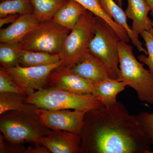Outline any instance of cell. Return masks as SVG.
<instances>
[{
	"label": "cell",
	"mask_w": 153,
	"mask_h": 153,
	"mask_svg": "<svg viewBox=\"0 0 153 153\" xmlns=\"http://www.w3.org/2000/svg\"><path fill=\"white\" fill-rule=\"evenodd\" d=\"M121 41L113 28L100 17H96L94 33L88 46V51L104 63L110 77L117 79L119 74L118 45Z\"/></svg>",
	"instance_id": "cell-5"
},
{
	"label": "cell",
	"mask_w": 153,
	"mask_h": 153,
	"mask_svg": "<svg viewBox=\"0 0 153 153\" xmlns=\"http://www.w3.org/2000/svg\"><path fill=\"white\" fill-rule=\"evenodd\" d=\"M40 22L33 13L21 15L8 27L0 30L1 43H18L28 35Z\"/></svg>",
	"instance_id": "cell-13"
},
{
	"label": "cell",
	"mask_w": 153,
	"mask_h": 153,
	"mask_svg": "<svg viewBox=\"0 0 153 153\" xmlns=\"http://www.w3.org/2000/svg\"><path fill=\"white\" fill-rule=\"evenodd\" d=\"M19 60L20 66L35 67L55 64L61 60V57L60 54L22 49L19 53Z\"/></svg>",
	"instance_id": "cell-18"
},
{
	"label": "cell",
	"mask_w": 153,
	"mask_h": 153,
	"mask_svg": "<svg viewBox=\"0 0 153 153\" xmlns=\"http://www.w3.org/2000/svg\"><path fill=\"white\" fill-rule=\"evenodd\" d=\"M26 150L24 144L10 142L5 139L3 135H0V153H24Z\"/></svg>",
	"instance_id": "cell-27"
},
{
	"label": "cell",
	"mask_w": 153,
	"mask_h": 153,
	"mask_svg": "<svg viewBox=\"0 0 153 153\" xmlns=\"http://www.w3.org/2000/svg\"><path fill=\"white\" fill-rule=\"evenodd\" d=\"M96 17L86 10L66 37L60 53L63 66L70 69L88 52Z\"/></svg>",
	"instance_id": "cell-6"
},
{
	"label": "cell",
	"mask_w": 153,
	"mask_h": 153,
	"mask_svg": "<svg viewBox=\"0 0 153 153\" xmlns=\"http://www.w3.org/2000/svg\"><path fill=\"white\" fill-rule=\"evenodd\" d=\"M116 2L119 5L120 7H122L123 5V0H115Z\"/></svg>",
	"instance_id": "cell-31"
},
{
	"label": "cell",
	"mask_w": 153,
	"mask_h": 153,
	"mask_svg": "<svg viewBox=\"0 0 153 153\" xmlns=\"http://www.w3.org/2000/svg\"><path fill=\"white\" fill-rule=\"evenodd\" d=\"M70 31L51 20L40 23L20 43L23 49L60 54Z\"/></svg>",
	"instance_id": "cell-7"
},
{
	"label": "cell",
	"mask_w": 153,
	"mask_h": 153,
	"mask_svg": "<svg viewBox=\"0 0 153 153\" xmlns=\"http://www.w3.org/2000/svg\"><path fill=\"white\" fill-rule=\"evenodd\" d=\"M125 13L127 18L132 21L131 29L139 36L143 31H149L152 28V21L148 14L150 9L145 0H127Z\"/></svg>",
	"instance_id": "cell-14"
},
{
	"label": "cell",
	"mask_w": 153,
	"mask_h": 153,
	"mask_svg": "<svg viewBox=\"0 0 153 153\" xmlns=\"http://www.w3.org/2000/svg\"><path fill=\"white\" fill-rule=\"evenodd\" d=\"M119 74L117 80L135 91L140 101L153 104V75L133 54V47L120 41L118 45Z\"/></svg>",
	"instance_id": "cell-3"
},
{
	"label": "cell",
	"mask_w": 153,
	"mask_h": 153,
	"mask_svg": "<svg viewBox=\"0 0 153 153\" xmlns=\"http://www.w3.org/2000/svg\"><path fill=\"white\" fill-rule=\"evenodd\" d=\"M100 5L107 15L114 21L117 25L123 27L127 32L131 41L140 52H144L148 55L147 50L143 47L142 42L129 26L127 17L124 12L115 0H99Z\"/></svg>",
	"instance_id": "cell-15"
},
{
	"label": "cell",
	"mask_w": 153,
	"mask_h": 153,
	"mask_svg": "<svg viewBox=\"0 0 153 153\" xmlns=\"http://www.w3.org/2000/svg\"><path fill=\"white\" fill-rule=\"evenodd\" d=\"M140 35L145 41L148 57L146 55H140L138 56L137 59L140 62L144 63L149 67V70L153 75V36L149 31L145 30Z\"/></svg>",
	"instance_id": "cell-24"
},
{
	"label": "cell",
	"mask_w": 153,
	"mask_h": 153,
	"mask_svg": "<svg viewBox=\"0 0 153 153\" xmlns=\"http://www.w3.org/2000/svg\"><path fill=\"white\" fill-rule=\"evenodd\" d=\"M92 95L104 106L116 103L117 96L128 86L126 82L108 78L93 84Z\"/></svg>",
	"instance_id": "cell-16"
},
{
	"label": "cell",
	"mask_w": 153,
	"mask_h": 153,
	"mask_svg": "<svg viewBox=\"0 0 153 153\" xmlns=\"http://www.w3.org/2000/svg\"><path fill=\"white\" fill-rule=\"evenodd\" d=\"M40 143L51 153H80V135L66 131L52 130L41 139Z\"/></svg>",
	"instance_id": "cell-11"
},
{
	"label": "cell",
	"mask_w": 153,
	"mask_h": 153,
	"mask_svg": "<svg viewBox=\"0 0 153 153\" xmlns=\"http://www.w3.org/2000/svg\"><path fill=\"white\" fill-rule=\"evenodd\" d=\"M43 123L52 131H66L80 135L86 112L76 110H46L35 111Z\"/></svg>",
	"instance_id": "cell-9"
},
{
	"label": "cell",
	"mask_w": 153,
	"mask_h": 153,
	"mask_svg": "<svg viewBox=\"0 0 153 153\" xmlns=\"http://www.w3.org/2000/svg\"><path fill=\"white\" fill-rule=\"evenodd\" d=\"M93 83L74 74L70 68L61 65L49 75L47 88H57L77 94H91Z\"/></svg>",
	"instance_id": "cell-10"
},
{
	"label": "cell",
	"mask_w": 153,
	"mask_h": 153,
	"mask_svg": "<svg viewBox=\"0 0 153 153\" xmlns=\"http://www.w3.org/2000/svg\"><path fill=\"white\" fill-rule=\"evenodd\" d=\"M80 153H152V142L137 115L120 102L85 113Z\"/></svg>",
	"instance_id": "cell-1"
},
{
	"label": "cell",
	"mask_w": 153,
	"mask_h": 153,
	"mask_svg": "<svg viewBox=\"0 0 153 153\" xmlns=\"http://www.w3.org/2000/svg\"><path fill=\"white\" fill-rule=\"evenodd\" d=\"M152 153H153V152H152Z\"/></svg>",
	"instance_id": "cell-33"
},
{
	"label": "cell",
	"mask_w": 153,
	"mask_h": 153,
	"mask_svg": "<svg viewBox=\"0 0 153 153\" xmlns=\"http://www.w3.org/2000/svg\"><path fill=\"white\" fill-rule=\"evenodd\" d=\"M19 16V14H10L2 18H0V27L1 28L5 25L12 24L18 19Z\"/></svg>",
	"instance_id": "cell-29"
},
{
	"label": "cell",
	"mask_w": 153,
	"mask_h": 153,
	"mask_svg": "<svg viewBox=\"0 0 153 153\" xmlns=\"http://www.w3.org/2000/svg\"><path fill=\"white\" fill-rule=\"evenodd\" d=\"M86 10L75 0H68L57 11L52 20L71 31Z\"/></svg>",
	"instance_id": "cell-17"
},
{
	"label": "cell",
	"mask_w": 153,
	"mask_h": 153,
	"mask_svg": "<svg viewBox=\"0 0 153 153\" xmlns=\"http://www.w3.org/2000/svg\"><path fill=\"white\" fill-rule=\"evenodd\" d=\"M143 130L149 137L153 145V113L144 111L137 115Z\"/></svg>",
	"instance_id": "cell-26"
},
{
	"label": "cell",
	"mask_w": 153,
	"mask_h": 153,
	"mask_svg": "<svg viewBox=\"0 0 153 153\" xmlns=\"http://www.w3.org/2000/svg\"><path fill=\"white\" fill-rule=\"evenodd\" d=\"M1 92H10L26 95L15 83L11 76L0 69V93Z\"/></svg>",
	"instance_id": "cell-25"
},
{
	"label": "cell",
	"mask_w": 153,
	"mask_h": 153,
	"mask_svg": "<svg viewBox=\"0 0 153 153\" xmlns=\"http://www.w3.org/2000/svg\"><path fill=\"white\" fill-rule=\"evenodd\" d=\"M27 102L46 110L73 109L87 112L103 106L92 94H77L48 88L27 97Z\"/></svg>",
	"instance_id": "cell-4"
},
{
	"label": "cell",
	"mask_w": 153,
	"mask_h": 153,
	"mask_svg": "<svg viewBox=\"0 0 153 153\" xmlns=\"http://www.w3.org/2000/svg\"><path fill=\"white\" fill-rule=\"evenodd\" d=\"M0 129L5 139L16 144L40 143L51 131L35 111H11L0 115Z\"/></svg>",
	"instance_id": "cell-2"
},
{
	"label": "cell",
	"mask_w": 153,
	"mask_h": 153,
	"mask_svg": "<svg viewBox=\"0 0 153 153\" xmlns=\"http://www.w3.org/2000/svg\"><path fill=\"white\" fill-rule=\"evenodd\" d=\"M70 69L74 74L93 84L110 77L109 71L105 64L89 51Z\"/></svg>",
	"instance_id": "cell-12"
},
{
	"label": "cell",
	"mask_w": 153,
	"mask_h": 153,
	"mask_svg": "<svg viewBox=\"0 0 153 153\" xmlns=\"http://www.w3.org/2000/svg\"><path fill=\"white\" fill-rule=\"evenodd\" d=\"M150 33L153 36V20L152 21V28L149 31Z\"/></svg>",
	"instance_id": "cell-32"
},
{
	"label": "cell",
	"mask_w": 153,
	"mask_h": 153,
	"mask_svg": "<svg viewBox=\"0 0 153 153\" xmlns=\"http://www.w3.org/2000/svg\"><path fill=\"white\" fill-rule=\"evenodd\" d=\"M30 1L33 7V13L41 23L52 20L57 11L68 0Z\"/></svg>",
	"instance_id": "cell-20"
},
{
	"label": "cell",
	"mask_w": 153,
	"mask_h": 153,
	"mask_svg": "<svg viewBox=\"0 0 153 153\" xmlns=\"http://www.w3.org/2000/svg\"><path fill=\"white\" fill-rule=\"evenodd\" d=\"M30 0H4L0 4V18L10 14L33 13Z\"/></svg>",
	"instance_id": "cell-23"
},
{
	"label": "cell",
	"mask_w": 153,
	"mask_h": 153,
	"mask_svg": "<svg viewBox=\"0 0 153 153\" xmlns=\"http://www.w3.org/2000/svg\"><path fill=\"white\" fill-rule=\"evenodd\" d=\"M34 146H30L28 147L25 153H51L49 149L44 145L41 144H34Z\"/></svg>",
	"instance_id": "cell-28"
},
{
	"label": "cell",
	"mask_w": 153,
	"mask_h": 153,
	"mask_svg": "<svg viewBox=\"0 0 153 153\" xmlns=\"http://www.w3.org/2000/svg\"><path fill=\"white\" fill-rule=\"evenodd\" d=\"M83 6L87 10L93 13L96 16L100 17L108 24L117 33L121 41L128 43L131 41L126 30L117 25L113 19L110 18L102 9L99 0H75Z\"/></svg>",
	"instance_id": "cell-21"
},
{
	"label": "cell",
	"mask_w": 153,
	"mask_h": 153,
	"mask_svg": "<svg viewBox=\"0 0 153 153\" xmlns=\"http://www.w3.org/2000/svg\"><path fill=\"white\" fill-rule=\"evenodd\" d=\"M22 47L20 42L1 43L0 64L3 68H11L19 65V56Z\"/></svg>",
	"instance_id": "cell-22"
},
{
	"label": "cell",
	"mask_w": 153,
	"mask_h": 153,
	"mask_svg": "<svg viewBox=\"0 0 153 153\" xmlns=\"http://www.w3.org/2000/svg\"><path fill=\"white\" fill-rule=\"evenodd\" d=\"M63 65V61L48 66L23 67L19 65L0 69L11 76L18 87L27 96L47 88L49 75L55 68Z\"/></svg>",
	"instance_id": "cell-8"
},
{
	"label": "cell",
	"mask_w": 153,
	"mask_h": 153,
	"mask_svg": "<svg viewBox=\"0 0 153 153\" xmlns=\"http://www.w3.org/2000/svg\"><path fill=\"white\" fill-rule=\"evenodd\" d=\"M150 9V14L153 17V0H145Z\"/></svg>",
	"instance_id": "cell-30"
},
{
	"label": "cell",
	"mask_w": 153,
	"mask_h": 153,
	"mask_svg": "<svg viewBox=\"0 0 153 153\" xmlns=\"http://www.w3.org/2000/svg\"><path fill=\"white\" fill-rule=\"evenodd\" d=\"M27 96L21 94L0 93V115L11 111H35L38 108L27 102Z\"/></svg>",
	"instance_id": "cell-19"
}]
</instances>
